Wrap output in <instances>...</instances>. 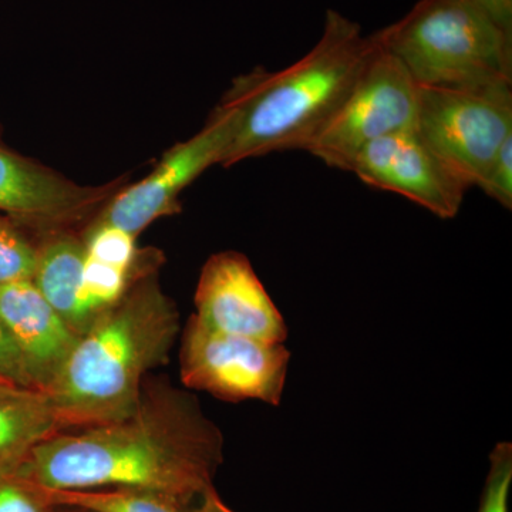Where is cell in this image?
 Segmentation results:
<instances>
[{"label": "cell", "instance_id": "18", "mask_svg": "<svg viewBox=\"0 0 512 512\" xmlns=\"http://www.w3.org/2000/svg\"><path fill=\"white\" fill-rule=\"evenodd\" d=\"M86 254L96 261L133 271L138 252L136 237L113 225L94 222L83 239Z\"/></svg>", "mask_w": 512, "mask_h": 512}, {"label": "cell", "instance_id": "6", "mask_svg": "<svg viewBox=\"0 0 512 512\" xmlns=\"http://www.w3.org/2000/svg\"><path fill=\"white\" fill-rule=\"evenodd\" d=\"M373 47L359 76L308 153L349 171L357 154L379 138L416 127L420 87L373 33Z\"/></svg>", "mask_w": 512, "mask_h": 512}, {"label": "cell", "instance_id": "19", "mask_svg": "<svg viewBox=\"0 0 512 512\" xmlns=\"http://www.w3.org/2000/svg\"><path fill=\"white\" fill-rule=\"evenodd\" d=\"M512 444L503 441L490 454V467L477 512H510Z\"/></svg>", "mask_w": 512, "mask_h": 512}, {"label": "cell", "instance_id": "11", "mask_svg": "<svg viewBox=\"0 0 512 512\" xmlns=\"http://www.w3.org/2000/svg\"><path fill=\"white\" fill-rule=\"evenodd\" d=\"M104 197L0 146V212L18 225L59 231Z\"/></svg>", "mask_w": 512, "mask_h": 512}, {"label": "cell", "instance_id": "24", "mask_svg": "<svg viewBox=\"0 0 512 512\" xmlns=\"http://www.w3.org/2000/svg\"><path fill=\"white\" fill-rule=\"evenodd\" d=\"M184 512H235L221 500L220 495L215 491V487L205 491L197 500L192 501L190 505L184 508Z\"/></svg>", "mask_w": 512, "mask_h": 512}, {"label": "cell", "instance_id": "15", "mask_svg": "<svg viewBox=\"0 0 512 512\" xmlns=\"http://www.w3.org/2000/svg\"><path fill=\"white\" fill-rule=\"evenodd\" d=\"M46 493L56 507L84 512H184L185 508L165 495L133 488L46 490Z\"/></svg>", "mask_w": 512, "mask_h": 512}, {"label": "cell", "instance_id": "1", "mask_svg": "<svg viewBox=\"0 0 512 512\" xmlns=\"http://www.w3.org/2000/svg\"><path fill=\"white\" fill-rule=\"evenodd\" d=\"M224 436L194 394L147 377L123 419L64 430L40 441L18 471L46 490L133 488L187 507L214 487Z\"/></svg>", "mask_w": 512, "mask_h": 512}, {"label": "cell", "instance_id": "14", "mask_svg": "<svg viewBox=\"0 0 512 512\" xmlns=\"http://www.w3.org/2000/svg\"><path fill=\"white\" fill-rule=\"evenodd\" d=\"M59 431L55 413L42 393L0 394V476L16 470L36 444Z\"/></svg>", "mask_w": 512, "mask_h": 512}, {"label": "cell", "instance_id": "21", "mask_svg": "<svg viewBox=\"0 0 512 512\" xmlns=\"http://www.w3.org/2000/svg\"><path fill=\"white\" fill-rule=\"evenodd\" d=\"M507 210L512 208V136L504 141L477 185Z\"/></svg>", "mask_w": 512, "mask_h": 512}, {"label": "cell", "instance_id": "13", "mask_svg": "<svg viewBox=\"0 0 512 512\" xmlns=\"http://www.w3.org/2000/svg\"><path fill=\"white\" fill-rule=\"evenodd\" d=\"M36 248L33 284L64 322L82 336L96 320L87 311L82 299L86 262L83 239L60 229L49 232Z\"/></svg>", "mask_w": 512, "mask_h": 512}, {"label": "cell", "instance_id": "22", "mask_svg": "<svg viewBox=\"0 0 512 512\" xmlns=\"http://www.w3.org/2000/svg\"><path fill=\"white\" fill-rule=\"evenodd\" d=\"M0 377L16 384L18 387H22V389L35 392L30 386L25 366H23L15 342H13L9 330L3 322L2 315H0Z\"/></svg>", "mask_w": 512, "mask_h": 512}, {"label": "cell", "instance_id": "4", "mask_svg": "<svg viewBox=\"0 0 512 512\" xmlns=\"http://www.w3.org/2000/svg\"><path fill=\"white\" fill-rule=\"evenodd\" d=\"M377 39L419 87L512 84V39L466 0H419Z\"/></svg>", "mask_w": 512, "mask_h": 512}, {"label": "cell", "instance_id": "20", "mask_svg": "<svg viewBox=\"0 0 512 512\" xmlns=\"http://www.w3.org/2000/svg\"><path fill=\"white\" fill-rule=\"evenodd\" d=\"M0 512H62L50 503L45 488L16 470L0 476Z\"/></svg>", "mask_w": 512, "mask_h": 512}, {"label": "cell", "instance_id": "23", "mask_svg": "<svg viewBox=\"0 0 512 512\" xmlns=\"http://www.w3.org/2000/svg\"><path fill=\"white\" fill-rule=\"evenodd\" d=\"M512 39V0H466Z\"/></svg>", "mask_w": 512, "mask_h": 512}, {"label": "cell", "instance_id": "25", "mask_svg": "<svg viewBox=\"0 0 512 512\" xmlns=\"http://www.w3.org/2000/svg\"><path fill=\"white\" fill-rule=\"evenodd\" d=\"M22 387L16 386V384L8 382V380L0 377V394H10V393H19L23 392Z\"/></svg>", "mask_w": 512, "mask_h": 512}, {"label": "cell", "instance_id": "16", "mask_svg": "<svg viewBox=\"0 0 512 512\" xmlns=\"http://www.w3.org/2000/svg\"><path fill=\"white\" fill-rule=\"evenodd\" d=\"M133 271L96 261L86 254L83 268L82 299L90 315L97 318L101 312L114 305L127 291Z\"/></svg>", "mask_w": 512, "mask_h": 512}, {"label": "cell", "instance_id": "12", "mask_svg": "<svg viewBox=\"0 0 512 512\" xmlns=\"http://www.w3.org/2000/svg\"><path fill=\"white\" fill-rule=\"evenodd\" d=\"M0 315L18 349L30 386L35 392H46L80 335L49 305L32 279L0 286Z\"/></svg>", "mask_w": 512, "mask_h": 512}, {"label": "cell", "instance_id": "5", "mask_svg": "<svg viewBox=\"0 0 512 512\" xmlns=\"http://www.w3.org/2000/svg\"><path fill=\"white\" fill-rule=\"evenodd\" d=\"M416 130L468 190L512 136V84L420 87Z\"/></svg>", "mask_w": 512, "mask_h": 512}, {"label": "cell", "instance_id": "2", "mask_svg": "<svg viewBox=\"0 0 512 512\" xmlns=\"http://www.w3.org/2000/svg\"><path fill=\"white\" fill-rule=\"evenodd\" d=\"M180 330V312L156 274L136 268L124 295L80 336L42 393L60 430L99 426L133 412L147 377L170 360Z\"/></svg>", "mask_w": 512, "mask_h": 512}, {"label": "cell", "instance_id": "3", "mask_svg": "<svg viewBox=\"0 0 512 512\" xmlns=\"http://www.w3.org/2000/svg\"><path fill=\"white\" fill-rule=\"evenodd\" d=\"M373 47L359 23L328 10L316 45L279 72L235 80L222 104L232 136L221 165L286 150H308L348 96Z\"/></svg>", "mask_w": 512, "mask_h": 512}, {"label": "cell", "instance_id": "9", "mask_svg": "<svg viewBox=\"0 0 512 512\" xmlns=\"http://www.w3.org/2000/svg\"><path fill=\"white\" fill-rule=\"evenodd\" d=\"M349 171L369 187L409 198L443 220L456 217L468 191L424 143L416 127L369 144Z\"/></svg>", "mask_w": 512, "mask_h": 512}, {"label": "cell", "instance_id": "10", "mask_svg": "<svg viewBox=\"0 0 512 512\" xmlns=\"http://www.w3.org/2000/svg\"><path fill=\"white\" fill-rule=\"evenodd\" d=\"M195 318L202 325L244 338L284 343L288 328L247 256L235 251L212 255L198 279Z\"/></svg>", "mask_w": 512, "mask_h": 512}, {"label": "cell", "instance_id": "17", "mask_svg": "<svg viewBox=\"0 0 512 512\" xmlns=\"http://www.w3.org/2000/svg\"><path fill=\"white\" fill-rule=\"evenodd\" d=\"M36 252L15 221L0 217V286L32 279Z\"/></svg>", "mask_w": 512, "mask_h": 512}, {"label": "cell", "instance_id": "8", "mask_svg": "<svg viewBox=\"0 0 512 512\" xmlns=\"http://www.w3.org/2000/svg\"><path fill=\"white\" fill-rule=\"evenodd\" d=\"M232 136V113L225 104L214 111L200 133L165 154L147 178L121 192L96 222L140 232L174 211L178 195L205 170L221 164Z\"/></svg>", "mask_w": 512, "mask_h": 512}, {"label": "cell", "instance_id": "26", "mask_svg": "<svg viewBox=\"0 0 512 512\" xmlns=\"http://www.w3.org/2000/svg\"><path fill=\"white\" fill-rule=\"evenodd\" d=\"M60 510H62V512H84L79 510H70V508H60Z\"/></svg>", "mask_w": 512, "mask_h": 512}, {"label": "cell", "instance_id": "7", "mask_svg": "<svg viewBox=\"0 0 512 512\" xmlns=\"http://www.w3.org/2000/svg\"><path fill=\"white\" fill-rule=\"evenodd\" d=\"M291 353L284 343L229 335L202 325L194 315L181 335L180 379L185 389L210 393L225 402L278 406Z\"/></svg>", "mask_w": 512, "mask_h": 512}]
</instances>
